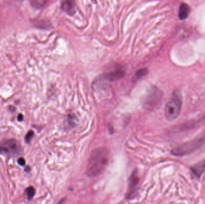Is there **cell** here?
Listing matches in <instances>:
<instances>
[{"mask_svg": "<svg viewBox=\"0 0 205 204\" xmlns=\"http://www.w3.org/2000/svg\"><path fill=\"white\" fill-rule=\"evenodd\" d=\"M109 160V152L107 149L100 147L93 151L86 167V174L89 177L100 175L106 168Z\"/></svg>", "mask_w": 205, "mask_h": 204, "instance_id": "6da1fadb", "label": "cell"}, {"mask_svg": "<svg viewBox=\"0 0 205 204\" xmlns=\"http://www.w3.org/2000/svg\"><path fill=\"white\" fill-rule=\"evenodd\" d=\"M190 12V8L188 4L182 3L179 7V17L181 20H184L188 17Z\"/></svg>", "mask_w": 205, "mask_h": 204, "instance_id": "8992f818", "label": "cell"}, {"mask_svg": "<svg viewBox=\"0 0 205 204\" xmlns=\"http://www.w3.org/2000/svg\"><path fill=\"white\" fill-rule=\"evenodd\" d=\"M148 70L146 68H142V69L139 70V71H137L135 75L133 77V80L134 81H136L137 80L141 79L143 77H144L145 76H146L148 74Z\"/></svg>", "mask_w": 205, "mask_h": 204, "instance_id": "9c48e42d", "label": "cell"}, {"mask_svg": "<svg viewBox=\"0 0 205 204\" xmlns=\"http://www.w3.org/2000/svg\"><path fill=\"white\" fill-rule=\"evenodd\" d=\"M139 186V177L137 170H134L130 175L128 182V190L126 191V198L131 199L134 198L137 193Z\"/></svg>", "mask_w": 205, "mask_h": 204, "instance_id": "277c9868", "label": "cell"}, {"mask_svg": "<svg viewBox=\"0 0 205 204\" xmlns=\"http://www.w3.org/2000/svg\"><path fill=\"white\" fill-rule=\"evenodd\" d=\"M123 75H124V73L123 71H116V72H113V73H112L111 74H108V78L111 80H116V79L122 77Z\"/></svg>", "mask_w": 205, "mask_h": 204, "instance_id": "8fae6325", "label": "cell"}, {"mask_svg": "<svg viewBox=\"0 0 205 204\" xmlns=\"http://www.w3.org/2000/svg\"><path fill=\"white\" fill-rule=\"evenodd\" d=\"M205 143V133L194 139L183 143L172 150V153L176 156H183L194 152Z\"/></svg>", "mask_w": 205, "mask_h": 204, "instance_id": "7a4b0ae2", "label": "cell"}, {"mask_svg": "<svg viewBox=\"0 0 205 204\" xmlns=\"http://www.w3.org/2000/svg\"><path fill=\"white\" fill-rule=\"evenodd\" d=\"M25 193L27 196V199L28 201H31L32 199L34 198L35 194V190L32 186H30L26 188L25 190Z\"/></svg>", "mask_w": 205, "mask_h": 204, "instance_id": "30bf717a", "label": "cell"}, {"mask_svg": "<svg viewBox=\"0 0 205 204\" xmlns=\"http://www.w3.org/2000/svg\"><path fill=\"white\" fill-rule=\"evenodd\" d=\"M5 145L6 146H8L6 147L9 149L10 153H15L16 152H18L19 147H18V145L17 144L16 140H8L5 142Z\"/></svg>", "mask_w": 205, "mask_h": 204, "instance_id": "ba28073f", "label": "cell"}, {"mask_svg": "<svg viewBox=\"0 0 205 204\" xmlns=\"http://www.w3.org/2000/svg\"><path fill=\"white\" fill-rule=\"evenodd\" d=\"M10 151L9 150V149L7 147H6L4 145H1L0 146V154L2 155H7V154H9Z\"/></svg>", "mask_w": 205, "mask_h": 204, "instance_id": "5bb4252c", "label": "cell"}, {"mask_svg": "<svg viewBox=\"0 0 205 204\" xmlns=\"http://www.w3.org/2000/svg\"><path fill=\"white\" fill-rule=\"evenodd\" d=\"M182 104V96L180 92L179 91L174 92L166 106L165 115L167 120L172 121L179 116L181 111Z\"/></svg>", "mask_w": 205, "mask_h": 204, "instance_id": "3957f363", "label": "cell"}, {"mask_svg": "<svg viewBox=\"0 0 205 204\" xmlns=\"http://www.w3.org/2000/svg\"><path fill=\"white\" fill-rule=\"evenodd\" d=\"M191 170L197 177H200L205 172V159L192 166Z\"/></svg>", "mask_w": 205, "mask_h": 204, "instance_id": "5b68a950", "label": "cell"}, {"mask_svg": "<svg viewBox=\"0 0 205 204\" xmlns=\"http://www.w3.org/2000/svg\"><path fill=\"white\" fill-rule=\"evenodd\" d=\"M23 119H24V116H23V115H22V114H20L18 115V116H17V120H18L19 122L22 121Z\"/></svg>", "mask_w": 205, "mask_h": 204, "instance_id": "2e32d148", "label": "cell"}, {"mask_svg": "<svg viewBox=\"0 0 205 204\" xmlns=\"http://www.w3.org/2000/svg\"><path fill=\"white\" fill-rule=\"evenodd\" d=\"M17 163H19V165H20V166H25V164H26V162H25V160L24 158L23 157H20L19 159H18V161H17Z\"/></svg>", "mask_w": 205, "mask_h": 204, "instance_id": "9a60e30c", "label": "cell"}, {"mask_svg": "<svg viewBox=\"0 0 205 204\" xmlns=\"http://www.w3.org/2000/svg\"><path fill=\"white\" fill-rule=\"evenodd\" d=\"M34 136V132L32 131H30L27 134V135H25V141L27 142V143H30L31 140L32 138Z\"/></svg>", "mask_w": 205, "mask_h": 204, "instance_id": "4fadbf2b", "label": "cell"}, {"mask_svg": "<svg viewBox=\"0 0 205 204\" xmlns=\"http://www.w3.org/2000/svg\"><path fill=\"white\" fill-rule=\"evenodd\" d=\"M62 8L64 10L69 14H73L75 10V5L73 1H65L62 4Z\"/></svg>", "mask_w": 205, "mask_h": 204, "instance_id": "52a82bcc", "label": "cell"}, {"mask_svg": "<svg viewBox=\"0 0 205 204\" xmlns=\"http://www.w3.org/2000/svg\"><path fill=\"white\" fill-rule=\"evenodd\" d=\"M30 2L34 7L36 9H40L46 4V1L43 0H32Z\"/></svg>", "mask_w": 205, "mask_h": 204, "instance_id": "7c38bea8", "label": "cell"}, {"mask_svg": "<svg viewBox=\"0 0 205 204\" xmlns=\"http://www.w3.org/2000/svg\"><path fill=\"white\" fill-rule=\"evenodd\" d=\"M25 171H27V172H28V171H30V168L29 167V166H27L26 168H25Z\"/></svg>", "mask_w": 205, "mask_h": 204, "instance_id": "e0dca14e", "label": "cell"}]
</instances>
